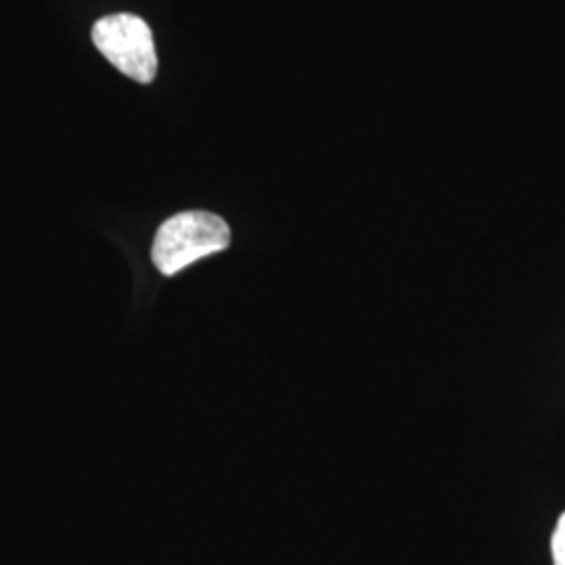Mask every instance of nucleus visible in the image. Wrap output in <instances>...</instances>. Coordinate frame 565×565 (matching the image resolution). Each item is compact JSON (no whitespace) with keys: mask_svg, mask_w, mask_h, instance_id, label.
Wrapping results in <instances>:
<instances>
[{"mask_svg":"<svg viewBox=\"0 0 565 565\" xmlns=\"http://www.w3.org/2000/svg\"><path fill=\"white\" fill-rule=\"evenodd\" d=\"M231 245V228L221 216L210 212H181L158 228L151 260L158 270L172 277L186 266L224 252Z\"/></svg>","mask_w":565,"mask_h":565,"instance_id":"f257e3e1","label":"nucleus"},{"mask_svg":"<svg viewBox=\"0 0 565 565\" xmlns=\"http://www.w3.org/2000/svg\"><path fill=\"white\" fill-rule=\"evenodd\" d=\"M93 42L105 60L124 76L149 84L158 74V55L153 32L137 15H107L93 25Z\"/></svg>","mask_w":565,"mask_h":565,"instance_id":"f03ea898","label":"nucleus"},{"mask_svg":"<svg viewBox=\"0 0 565 565\" xmlns=\"http://www.w3.org/2000/svg\"><path fill=\"white\" fill-rule=\"evenodd\" d=\"M551 548H553V564L565 565V513L555 525Z\"/></svg>","mask_w":565,"mask_h":565,"instance_id":"7ed1b4c3","label":"nucleus"}]
</instances>
